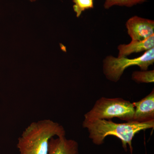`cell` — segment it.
Masks as SVG:
<instances>
[{
    "instance_id": "6da1fadb",
    "label": "cell",
    "mask_w": 154,
    "mask_h": 154,
    "mask_svg": "<svg viewBox=\"0 0 154 154\" xmlns=\"http://www.w3.org/2000/svg\"><path fill=\"white\" fill-rule=\"evenodd\" d=\"M82 125L83 128L88 130L89 138L94 144L101 145L104 143L107 136H113L121 140L122 147L126 152L128 145L132 153V142L134 136L141 131L153 128L154 120L145 122L131 121L118 123L110 119H98L83 122Z\"/></svg>"
},
{
    "instance_id": "7a4b0ae2",
    "label": "cell",
    "mask_w": 154,
    "mask_h": 154,
    "mask_svg": "<svg viewBox=\"0 0 154 154\" xmlns=\"http://www.w3.org/2000/svg\"><path fill=\"white\" fill-rule=\"evenodd\" d=\"M65 135L63 127L57 122L50 119L35 122L19 138L17 148L20 154H48L51 139Z\"/></svg>"
},
{
    "instance_id": "3957f363",
    "label": "cell",
    "mask_w": 154,
    "mask_h": 154,
    "mask_svg": "<svg viewBox=\"0 0 154 154\" xmlns=\"http://www.w3.org/2000/svg\"><path fill=\"white\" fill-rule=\"evenodd\" d=\"M134 108L132 103L122 98L102 97L97 100L94 107L85 115L83 122L98 119L110 120L117 118L127 122L133 121Z\"/></svg>"
},
{
    "instance_id": "277c9868",
    "label": "cell",
    "mask_w": 154,
    "mask_h": 154,
    "mask_svg": "<svg viewBox=\"0 0 154 154\" xmlns=\"http://www.w3.org/2000/svg\"><path fill=\"white\" fill-rule=\"evenodd\" d=\"M154 63V48L145 51L143 54L134 58L116 57L109 55L103 60V73L107 79L117 82L127 68L137 66L141 70H147L149 67Z\"/></svg>"
},
{
    "instance_id": "5b68a950",
    "label": "cell",
    "mask_w": 154,
    "mask_h": 154,
    "mask_svg": "<svg viewBox=\"0 0 154 154\" xmlns=\"http://www.w3.org/2000/svg\"><path fill=\"white\" fill-rule=\"evenodd\" d=\"M128 33L132 41H141L154 34V21L134 16L125 24Z\"/></svg>"
},
{
    "instance_id": "8992f818",
    "label": "cell",
    "mask_w": 154,
    "mask_h": 154,
    "mask_svg": "<svg viewBox=\"0 0 154 154\" xmlns=\"http://www.w3.org/2000/svg\"><path fill=\"white\" fill-rule=\"evenodd\" d=\"M134 108L133 121L145 122L154 120V90L138 102L132 103Z\"/></svg>"
},
{
    "instance_id": "52a82bcc",
    "label": "cell",
    "mask_w": 154,
    "mask_h": 154,
    "mask_svg": "<svg viewBox=\"0 0 154 154\" xmlns=\"http://www.w3.org/2000/svg\"><path fill=\"white\" fill-rule=\"evenodd\" d=\"M48 154H79L76 141L68 139L65 136L51 138Z\"/></svg>"
},
{
    "instance_id": "ba28073f",
    "label": "cell",
    "mask_w": 154,
    "mask_h": 154,
    "mask_svg": "<svg viewBox=\"0 0 154 154\" xmlns=\"http://www.w3.org/2000/svg\"><path fill=\"white\" fill-rule=\"evenodd\" d=\"M154 48V34L141 41H132L128 44L118 46V57H126L133 53L146 51Z\"/></svg>"
},
{
    "instance_id": "9c48e42d",
    "label": "cell",
    "mask_w": 154,
    "mask_h": 154,
    "mask_svg": "<svg viewBox=\"0 0 154 154\" xmlns=\"http://www.w3.org/2000/svg\"><path fill=\"white\" fill-rule=\"evenodd\" d=\"M131 79L138 83H152L154 82V71H134L131 75Z\"/></svg>"
},
{
    "instance_id": "30bf717a",
    "label": "cell",
    "mask_w": 154,
    "mask_h": 154,
    "mask_svg": "<svg viewBox=\"0 0 154 154\" xmlns=\"http://www.w3.org/2000/svg\"><path fill=\"white\" fill-rule=\"evenodd\" d=\"M146 1V0H106L104 8L106 9H109L114 5L131 7L143 3Z\"/></svg>"
},
{
    "instance_id": "8fae6325",
    "label": "cell",
    "mask_w": 154,
    "mask_h": 154,
    "mask_svg": "<svg viewBox=\"0 0 154 154\" xmlns=\"http://www.w3.org/2000/svg\"><path fill=\"white\" fill-rule=\"evenodd\" d=\"M74 3L73 7L74 11L79 18L83 11L94 8L93 0H72Z\"/></svg>"
},
{
    "instance_id": "7c38bea8",
    "label": "cell",
    "mask_w": 154,
    "mask_h": 154,
    "mask_svg": "<svg viewBox=\"0 0 154 154\" xmlns=\"http://www.w3.org/2000/svg\"><path fill=\"white\" fill-rule=\"evenodd\" d=\"M29 1L31 2H36V1H37V0H29Z\"/></svg>"
}]
</instances>
